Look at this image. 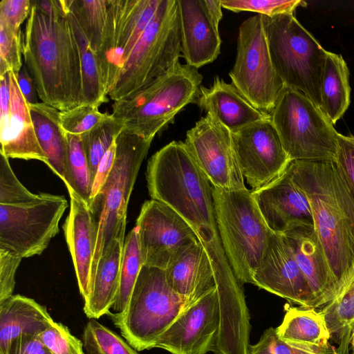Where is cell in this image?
I'll return each instance as SVG.
<instances>
[{
    "label": "cell",
    "mask_w": 354,
    "mask_h": 354,
    "mask_svg": "<svg viewBox=\"0 0 354 354\" xmlns=\"http://www.w3.org/2000/svg\"><path fill=\"white\" fill-rule=\"evenodd\" d=\"M146 179L151 199L176 212L192 227L211 261L216 282L235 279L216 225L213 185L185 142L172 141L148 160Z\"/></svg>",
    "instance_id": "obj_1"
},
{
    "label": "cell",
    "mask_w": 354,
    "mask_h": 354,
    "mask_svg": "<svg viewBox=\"0 0 354 354\" xmlns=\"http://www.w3.org/2000/svg\"><path fill=\"white\" fill-rule=\"evenodd\" d=\"M287 169L308 200L340 292L354 272V196L333 161L292 160Z\"/></svg>",
    "instance_id": "obj_2"
},
{
    "label": "cell",
    "mask_w": 354,
    "mask_h": 354,
    "mask_svg": "<svg viewBox=\"0 0 354 354\" xmlns=\"http://www.w3.org/2000/svg\"><path fill=\"white\" fill-rule=\"evenodd\" d=\"M22 45L42 102L60 111L83 104L80 51L68 14L50 17L31 4Z\"/></svg>",
    "instance_id": "obj_3"
},
{
    "label": "cell",
    "mask_w": 354,
    "mask_h": 354,
    "mask_svg": "<svg viewBox=\"0 0 354 354\" xmlns=\"http://www.w3.org/2000/svg\"><path fill=\"white\" fill-rule=\"evenodd\" d=\"M213 198L218 234L230 266L241 285L252 283L274 232L247 188L213 187Z\"/></svg>",
    "instance_id": "obj_4"
},
{
    "label": "cell",
    "mask_w": 354,
    "mask_h": 354,
    "mask_svg": "<svg viewBox=\"0 0 354 354\" xmlns=\"http://www.w3.org/2000/svg\"><path fill=\"white\" fill-rule=\"evenodd\" d=\"M202 81L197 68L178 62L145 88L114 102L111 114L127 130L153 140L184 107L196 103Z\"/></svg>",
    "instance_id": "obj_5"
},
{
    "label": "cell",
    "mask_w": 354,
    "mask_h": 354,
    "mask_svg": "<svg viewBox=\"0 0 354 354\" xmlns=\"http://www.w3.org/2000/svg\"><path fill=\"white\" fill-rule=\"evenodd\" d=\"M152 140L125 128L115 139L116 153L112 170L88 205L98 223L91 283L100 259L113 242L124 240L129 198Z\"/></svg>",
    "instance_id": "obj_6"
},
{
    "label": "cell",
    "mask_w": 354,
    "mask_h": 354,
    "mask_svg": "<svg viewBox=\"0 0 354 354\" xmlns=\"http://www.w3.org/2000/svg\"><path fill=\"white\" fill-rule=\"evenodd\" d=\"M181 50L177 0H161L108 95L115 102L145 88L179 62Z\"/></svg>",
    "instance_id": "obj_7"
},
{
    "label": "cell",
    "mask_w": 354,
    "mask_h": 354,
    "mask_svg": "<svg viewBox=\"0 0 354 354\" xmlns=\"http://www.w3.org/2000/svg\"><path fill=\"white\" fill-rule=\"evenodd\" d=\"M261 16L271 60L284 86L302 92L320 108L328 51L293 14Z\"/></svg>",
    "instance_id": "obj_8"
},
{
    "label": "cell",
    "mask_w": 354,
    "mask_h": 354,
    "mask_svg": "<svg viewBox=\"0 0 354 354\" xmlns=\"http://www.w3.org/2000/svg\"><path fill=\"white\" fill-rule=\"evenodd\" d=\"M187 306L170 287L165 270L143 266L125 310L107 315L127 342L142 351L155 348Z\"/></svg>",
    "instance_id": "obj_9"
},
{
    "label": "cell",
    "mask_w": 354,
    "mask_h": 354,
    "mask_svg": "<svg viewBox=\"0 0 354 354\" xmlns=\"http://www.w3.org/2000/svg\"><path fill=\"white\" fill-rule=\"evenodd\" d=\"M270 115L291 160L334 161L338 132L304 93L284 86Z\"/></svg>",
    "instance_id": "obj_10"
},
{
    "label": "cell",
    "mask_w": 354,
    "mask_h": 354,
    "mask_svg": "<svg viewBox=\"0 0 354 354\" xmlns=\"http://www.w3.org/2000/svg\"><path fill=\"white\" fill-rule=\"evenodd\" d=\"M229 75L232 84L255 108L272 112L284 84L271 60L261 15L241 24L235 62Z\"/></svg>",
    "instance_id": "obj_11"
},
{
    "label": "cell",
    "mask_w": 354,
    "mask_h": 354,
    "mask_svg": "<svg viewBox=\"0 0 354 354\" xmlns=\"http://www.w3.org/2000/svg\"><path fill=\"white\" fill-rule=\"evenodd\" d=\"M67 207L64 196L48 193L26 203L0 204V249L22 259L41 254L58 234Z\"/></svg>",
    "instance_id": "obj_12"
},
{
    "label": "cell",
    "mask_w": 354,
    "mask_h": 354,
    "mask_svg": "<svg viewBox=\"0 0 354 354\" xmlns=\"http://www.w3.org/2000/svg\"><path fill=\"white\" fill-rule=\"evenodd\" d=\"M160 2L161 0H108L103 41L97 53L108 94Z\"/></svg>",
    "instance_id": "obj_13"
},
{
    "label": "cell",
    "mask_w": 354,
    "mask_h": 354,
    "mask_svg": "<svg viewBox=\"0 0 354 354\" xmlns=\"http://www.w3.org/2000/svg\"><path fill=\"white\" fill-rule=\"evenodd\" d=\"M143 266L166 270L192 243L199 241L192 227L166 204L146 201L136 220Z\"/></svg>",
    "instance_id": "obj_14"
},
{
    "label": "cell",
    "mask_w": 354,
    "mask_h": 354,
    "mask_svg": "<svg viewBox=\"0 0 354 354\" xmlns=\"http://www.w3.org/2000/svg\"><path fill=\"white\" fill-rule=\"evenodd\" d=\"M185 144L214 187L226 190L246 187L232 140V133L207 113L186 133Z\"/></svg>",
    "instance_id": "obj_15"
},
{
    "label": "cell",
    "mask_w": 354,
    "mask_h": 354,
    "mask_svg": "<svg viewBox=\"0 0 354 354\" xmlns=\"http://www.w3.org/2000/svg\"><path fill=\"white\" fill-rule=\"evenodd\" d=\"M231 133L242 174L252 190L275 180L292 161L270 118Z\"/></svg>",
    "instance_id": "obj_16"
},
{
    "label": "cell",
    "mask_w": 354,
    "mask_h": 354,
    "mask_svg": "<svg viewBox=\"0 0 354 354\" xmlns=\"http://www.w3.org/2000/svg\"><path fill=\"white\" fill-rule=\"evenodd\" d=\"M219 326L218 295L214 288L187 306L155 348L171 354H206L213 349Z\"/></svg>",
    "instance_id": "obj_17"
},
{
    "label": "cell",
    "mask_w": 354,
    "mask_h": 354,
    "mask_svg": "<svg viewBox=\"0 0 354 354\" xmlns=\"http://www.w3.org/2000/svg\"><path fill=\"white\" fill-rule=\"evenodd\" d=\"M292 304L315 308L311 288L299 268L293 250L283 234L274 232L252 283Z\"/></svg>",
    "instance_id": "obj_18"
},
{
    "label": "cell",
    "mask_w": 354,
    "mask_h": 354,
    "mask_svg": "<svg viewBox=\"0 0 354 354\" xmlns=\"http://www.w3.org/2000/svg\"><path fill=\"white\" fill-rule=\"evenodd\" d=\"M181 30L182 56L198 68L213 62L221 52L219 22L221 0H177Z\"/></svg>",
    "instance_id": "obj_19"
},
{
    "label": "cell",
    "mask_w": 354,
    "mask_h": 354,
    "mask_svg": "<svg viewBox=\"0 0 354 354\" xmlns=\"http://www.w3.org/2000/svg\"><path fill=\"white\" fill-rule=\"evenodd\" d=\"M10 101L0 103V152L8 158L37 160L48 164L37 140L29 104L22 95L16 73L8 72Z\"/></svg>",
    "instance_id": "obj_20"
},
{
    "label": "cell",
    "mask_w": 354,
    "mask_h": 354,
    "mask_svg": "<svg viewBox=\"0 0 354 354\" xmlns=\"http://www.w3.org/2000/svg\"><path fill=\"white\" fill-rule=\"evenodd\" d=\"M251 192L272 232L283 234L299 224L314 225L308 200L287 169L275 180Z\"/></svg>",
    "instance_id": "obj_21"
},
{
    "label": "cell",
    "mask_w": 354,
    "mask_h": 354,
    "mask_svg": "<svg viewBox=\"0 0 354 354\" xmlns=\"http://www.w3.org/2000/svg\"><path fill=\"white\" fill-rule=\"evenodd\" d=\"M297 264L313 292L315 308L323 307L339 292L314 225H297L283 233Z\"/></svg>",
    "instance_id": "obj_22"
},
{
    "label": "cell",
    "mask_w": 354,
    "mask_h": 354,
    "mask_svg": "<svg viewBox=\"0 0 354 354\" xmlns=\"http://www.w3.org/2000/svg\"><path fill=\"white\" fill-rule=\"evenodd\" d=\"M69 195L70 211L63 225V230L73 259L79 290L84 300H86L91 290L98 223L84 201L75 194Z\"/></svg>",
    "instance_id": "obj_23"
},
{
    "label": "cell",
    "mask_w": 354,
    "mask_h": 354,
    "mask_svg": "<svg viewBox=\"0 0 354 354\" xmlns=\"http://www.w3.org/2000/svg\"><path fill=\"white\" fill-rule=\"evenodd\" d=\"M231 132L270 118L255 108L231 83L216 76L209 87L201 86L196 103Z\"/></svg>",
    "instance_id": "obj_24"
},
{
    "label": "cell",
    "mask_w": 354,
    "mask_h": 354,
    "mask_svg": "<svg viewBox=\"0 0 354 354\" xmlns=\"http://www.w3.org/2000/svg\"><path fill=\"white\" fill-rule=\"evenodd\" d=\"M165 272L170 287L188 305L216 288L211 261L199 241L185 248Z\"/></svg>",
    "instance_id": "obj_25"
},
{
    "label": "cell",
    "mask_w": 354,
    "mask_h": 354,
    "mask_svg": "<svg viewBox=\"0 0 354 354\" xmlns=\"http://www.w3.org/2000/svg\"><path fill=\"white\" fill-rule=\"evenodd\" d=\"M53 322L46 307L33 299L15 295L0 302V354H9L15 339L37 336Z\"/></svg>",
    "instance_id": "obj_26"
},
{
    "label": "cell",
    "mask_w": 354,
    "mask_h": 354,
    "mask_svg": "<svg viewBox=\"0 0 354 354\" xmlns=\"http://www.w3.org/2000/svg\"><path fill=\"white\" fill-rule=\"evenodd\" d=\"M124 242L115 239L98 262L90 293L84 300V311L89 319L107 315L114 304L120 286Z\"/></svg>",
    "instance_id": "obj_27"
},
{
    "label": "cell",
    "mask_w": 354,
    "mask_h": 354,
    "mask_svg": "<svg viewBox=\"0 0 354 354\" xmlns=\"http://www.w3.org/2000/svg\"><path fill=\"white\" fill-rule=\"evenodd\" d=\"M29 109L39 143L50 169L66 182L68 139L59 122L60 111L44 102L30 104Z\"/></svg>",
    "instance_id": "obj_28"
},
{
    "label": "cell",
    "mask_w": 354,
    "mask_h": 354,
    "mask_svg": "<svg viewBox=\"0 0 354 354\" xmlns=\"http://www.w3.org/2000/svg\"><path fill=\"white\" fill-rule=\"evenodd\" d=\"M313 308L290 307L282 323L276 328L278 336L294 346L320 349L330 346V333L323 315Z\"/></svg>",
    "instance_id": "obj_29"
},
{
    "label": "cell",
    "mask_w": 354,
    "mask_h": 354,
    "mask_svg": "<svg viewBox=\"0 0 354 354\" xmlns=\"http://www.w3.org/2000/svg\"><path fill=\"white\" fill-rule=\"evenodd\" d=\"M351 103L349 69L340 54L328 51L321 86L320 109L335 125Z\"/></svg>",
    "instance_id": "obj_30"
},
{
    "label": "cell",
    "mask_w": 354,
    "mask_h": 354,
    "mask_svg": "<svg viewBox=\"0 0 354 354\" xmlns=\"http://www.w3.org/2000/svg\"><path fill=\"white\" fill-rule=\"evenodd\" d=\"M337 354H348L354 330V272L345 286L321 310Z\"/></svg>",
    "instance_id": "obj_31"
},
{
    "label": "cell",
    "mask_w": 354,
    "mask_h": 354,
    "mask_svg": "<svg viewBox=\"0 0 354 354\" xmlns=\"http://www.w3.org/2000/svg\"><path fill=\"white\" fill-rule=\"evenodd\" d=\"M68 19L80 51L83 104L100 106L107 101L108 93L105 87L99 57L91 48L83 31L70 12H68Z\"/></svg>",
    "instance_id": "obj_32"
},
{
    "label": "cell",
    "mask_w": 354,
    "mask_h": 354,
    "mask_svg": "<svg viewBox=\"0 0 354 354\" xmlns=\"http://www.w3.org/2000/svg\"><path fill=\"white\" fill-rule=\"evenodd\" d=\"M67 4L91 48L97 53L105 31L108 0H67Z\"/></svg>",
    "instance_id": "obj_33"
},
{
    "label": "cell",
    "mask_w": 354,
    "mask_h": 354,
    "mask_svg": "<svg viewBox=\"0 0 354 354\" xmlns=\"http://www.w3.org/2000/svg\"><path fill=\"white\" fill-rule=\"evenodd\" d=\"M68 158L66 182L70 194H76L88 206L91 201L92 177L80 135L66 133Z\"/></svg>",
    "instance_id": "obj_34"
},
{
    "label": "cell",
    "mask_w": 354,
    "mask_h": 354,
    "mask_svg": "<svg viewBox=\"0 0 354 354\" xmlns=\"http://www.w3.org/2000/svg\"><path fill=\"white\" fill-rule=\"evenodd\" d=\"M143 266L136 226L124 240L121 260L120 286L112 308L123 312L129 301L140 272Z\"/></svg>",
    "instance_id": "obj_35"
},
{
    "label": "cell",
    "mask_w": 354,
    "mask_h": 354,
    "mask_svg": "<svg viewBox=\"0 0 354 354\" xmlns=\"http://www.w3.org/2000/svg\"><path fill=\"white\" fill-rule=\"evenodd\" d=\"M124 129L122 120L107 114L99 124L80 135L93 181L101 158Z\"/></svg>",
    "instance_id": "obj_36"
},
{
    "label": "cell",
    "mask_w": 354,
    "mask_h": 354,
    "mask_svg": "<svg viewBox=\"0 0 354 354\" xmlns=\"http://www.w3.org/2000/svg\"><path fill=\"white\" fill-rule=\"evenodd\" d=\"M82 339L88 354H138L118 334L95 320L86 323Z\"/></svg>",
    "instance_id": "obj_37"
},
{
    "label": "cell",
    "mask_w": 354,
    "mask_h": 354,
    "mask_svg": "<svg viewBox=\"0 0 354 354\" xmlns=\"http://www.w3.org/2000/svg\"><path fill=\"white\" fill-rule=\"evenodd\" d=\"M306 5L301 0H221L222 8L232 12H252L269 17L293 14L297 7Z\"/></svg>",
    "instance_id": "obj_38"
},
{
    "label": "cell",
    "mask_w": 354,
    "mask_h": 354,
    "mask_svg": "<svg viewBox=\"0 0 354 354\" xmlns=\"http://www.w3.org/2000/svg\"><path fill=\"white\" fill-rule=\"evenodd\" d=\"M108 113H102L95 104H83L60 111L59 122L66 133L81 135L99 124Z\"/></svg>",
    "instance_id": "obj_39"
},
{
    "label": "cell",
    "mask_w": 354,
    "mask_h": 354,
    "mask_svg": "<svg viewBox=\"0 0 354 354\" xmlns=\"http://www.w3.org/2000/svg\"><path fill=\"white\" fill-rule=\"evenodd\" d=\"M248 354H337L335 347L330 346L320 349L304 348L282 340L276 328L270 327L264 330L259 342L249 345Z\"/></svg>",
    "instance_id": "obj_40"
},
{
    "label": "cell",
    "mask_w": 354,
    "mask_h": 354,
    "mask_svg": "<svg viewBox=\"0 0 354 354\" xmlns=\"http://www.w3.org/2000/svg\"><path fill=\"white\" fill-rule=\"evenodd\" d=\"M22 37L21 29L15 30L0 24V76L22 68Z\"/></svg>",
    "instance_id": "obj_41"
},
{
    "label": "cell",
    "mask_w": 354,
    "mask_h": 354,
    "mask_svg": "<svg viewBox=\"0 0 354 354\" xmlns=\"http://www.w3.org/2000/svg\"><path fill=\"white\" fill-rule=\"evenodd\" d=\"M8 159L0 152V204L19 205L35 200L38 194L30 192L20 183Z\"/></svg>",
    "instance_id": "obj_42"
},
{
    "label": "cell",
    "mask_w": 354,
    "mask_h": 354,
    "mask_svg": "<svg viewBox=\"0 0 354 354\" xmlns=\"http://www.w3.org/2000/svg\"><path fill=\"white\" fill-rule=\"evenodd\" d=\"M37 337L51 354H84L83 342L62 323L54 321Z\"/></svg>",
    "instance_id": "obj_43"
},
{
    "label": "cell",
    "mask_w": 354,
    "mask_h": 354,
    "mask_svg": "<svg viewBox=\"0 0 354 354\" xmlns=\"http://www.w3.org/2000/svg\"><path fill=\"white\" fill-rule=\"evenodd\" d=\"M337 142V154L333 162L354 196V136L338 133Z\"/></svg>",
    "instance_id": "obj_44"
},
{
    "label": "cell",
    "mask_w": 354,
    "mask_h": 354,
    "mask_svg": "<svg viewBox=\"0 0 354 354\" xmlns=\"http://www.w3.org/2000/svg\"><path fill=\"white\" fill-rule=\"evenodd\" d=\"M22 258L0 249V302L11 297L15 286V275Z\"/></svg>",
    "instance_id": "obj_45"
},
{
    "label": "cell",
    "mask_w": 354,
    "mask_h": 354,
    "mask_svg": "<svg viewBox=\"0 0 354 354\" xmlns=\"http://www.w3.org/2000/svg\"><path fill=\"white\" fill-rule=\"evenodd\" d=\"M31 9V0H1L0 2V24L12 30L21 29L28 19Z\"/></svg>",
    "instance_id": "obj_46"
},
{
    "label": "cell",
    "mask_w": 354,
    "mask_h": 354,
    "mask_svg": "<svg viewBox=\"0 0 354 354\" xmlns=\"http://www.w3.org/2000/svg\"><path fill=\"white\" fill-rule=\"evenodd\" d=\"M115 153L116 142L115 140L98 164L92 183L91 201L97 194L109 177L114 165Z\"/></svg>",
    "instance_id": "obj_47"
},
{
    "label": "cell",
    "mask_w": 354,
    "mask_h": 354,
    "mask_svg": "<svg viewBox=\"0 0 354 354\" xmlns=\"http://www.w3.org/2000/svg\"><path fill=\"white\" fill-rule=\"evenodd\" d=\"M9 354H51L37 336H23L15 339Z\"/></svg>",
    "instance_id": "obj_48"
},
{
    "label": "cell",
    "mask_w": 354,
    "mask_h": 354,
    "mask_svg": "<svg viewBox=\"0 0 354 354\" xmlns=\"http://www.w3.org/2000/svg\"><path fill=\"white\" fill-rule=\"evenodd\" d=\"M16 73L19 88L28 104H35L37 101V91L34 80L25 64Z\"/></svg>",
    "instance_id": "obj_49"
},
{
    "label": "cell",
    "mask_w": 354,
    "mask_h": 354,
    "mask_svg": "<svg viewBox=\"0 0 354 354\" xmlns=\"http://www.w3.org/2000/svg\"><path fill=\"white\" fill-rule=\"evenodd\" d=\"M31 4L53 17L67 15L69 11L67 0H31Z\"/></svg>",
    "instance_id": "obj_50"
},
{
    "label": "cell",
    "mask_w": 354,
    "mask_h": 354,
    "mask_svg": "<svg viewBox=\"0 0 354 354\" xmlns=\"http://www.w3.org/2000/svg\"><path fill=\"white\" fill-rule=\"evenodd\" d=\"M350 344L351 345L353 351H354V330L352 332L351 335Z\"/></svg>",
    "instance_id": "obj_51"
},
{
    "label": "cell",
    "mask_w": 354,
    "mask_h": 354,
    "mask_svg": "<svg viewBox=\"0 0 354 354\" xmlns=\"http://www.w3.org/2000/svg\"><path fill=\"white\" fill-rule=\"evenodd\" d=\"M351 354H354V351H353V353Z\"/></svg>",
    "instance_id": "obj_52"
}]
</instances>
